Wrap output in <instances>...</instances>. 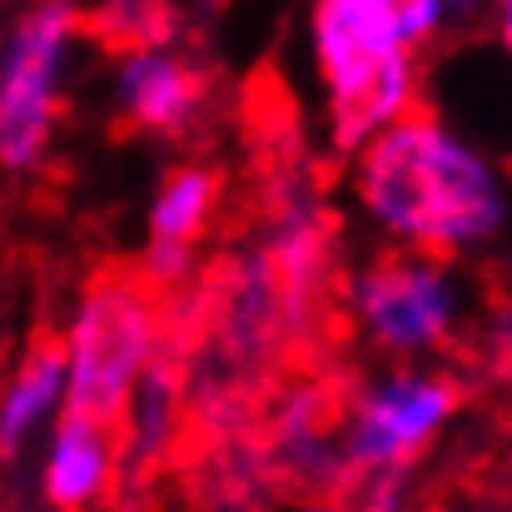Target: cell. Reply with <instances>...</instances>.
I'll return each instance as SVG.
<instances>
[{
    "mask_svg": "<svg viewBox=\"0 0 512 512\" xmlns=\"http://www.w3.org/2000/svg\"><path fill=\"white\" fill-rule=\"evenodd\" d=\"M463 388L443 373H393L368 388L348 418L343 453L368 473H403L458 413Z\"/></svg>",
    "mask_w": 512,
    "mask_h": 512,
    "instance_id": "8992f818",
    "label": "cell"
},
{
    "mask_svg": "<svg viewBox=\"0 0 512 512\" xmlns=\"http://www.w3.org/2000/svg\"><path fill=\"white\" fill-rule=\"evenodd\" d=\"M353 314L383 353H433L458 329V284L433 254H383L358 274Z\"/></svg>",
    "mask_w": 512,
    "mask_h": 512,
    "instance_id": "277c9868",
    "label": "cell"
},
{
    "mask_svg": "<svg viewBox=\"0 0 512 512\" xmlns=\"http://www.w3.org/2000/svg\"><path fill=\"white\" fill-rule=\"evenodd\" d=\"M314 50L329 90V125L334 145L358 150L383 125L418 105V65L413 45L388 35L363 5L319 0L314 10Z\"/></svg>",
    "mask_w": 512,
    "mask_h": 512,
    "instance_id": "3957f363",
    "label": "cell"
},
{
    "mask_svg": "<svg viewBox=\"0 0 512 512\" xmlns=\"http://www.w3.org/2000/svg\"><path fill=\"white\" fill-rule=\"evenodd\" d=\"M80 512H85V508H80Z\"/></svg>",
    "mask_w": 512,
    "mask_h": 512,
    "instance_id": "5bb4252c",
    "label": "cell"
},
{
    "mask_svg": "<svg viewBox=\"0 0 512 512\" xmlns=\"http://www.w3.org/2000/svg\"><path fill=\"white\" fill-rule=\"evenodd\" d=\"M358 204L418 254H458L503 229L498 170L418 105L358 145Z\"/></svg>",
    "mask_w": 512,
    "mask_h": 512,
    "instance_id": "6da1fadb",
    "label": "cell"
},
{
    "mask_svg": "<svg viewBox=\"0 0 512 512\" xmlns=\"http://www.w3.org/2000/svg\"><path fill=\"white\" fill-rule=\"evenodd\" d=\"M204 75L194 65H184L179 55L160 50H135L120 70V105L140 130H160L174 135L184 130L199 110H204Z\"/></svg>",
    "mask_w": 512,
    "mask_h": 512,
    "instance_id": "52a82bcc",
    "label": "cell"
},
{
    "mask_svg": "<svg viewBox=\"0 0 512 512\" xmlns=\"http://www.w3.org/2000/svg\"><path fill=\"white\" fill-rule=\"evenodd\" d=\"M363 5L388 35H398L403 45H423L428 35L443 30L448 20V0H353Z\"/></svg>",
    "mask_w": 512,
    "mask_h": 512,
    "instance_id": "7c38bea8",
    "label": "cell"
},
{
    "mask_svg": "<svg viewBox=\"0 0 512 512\" xmlns=\"http://www.w3.org/2000/svg\"><path fill=\"white\" fill-rule=\"evenodd\" d=\"M110 473H115V428L65 413L45 453V498L60 512H80L105 498Z\"/></svg>",
    "mask_w": 512,
    "mask_h": 512,
    "instance_id": "ba28073f",
    "label": "cell"
},
{
    "mask_svg": "<svg viewBox=\"0 0 512 512\" xmlns=\"http://www.w3.org/2000/svg\"><path fill=\"white\" fill-rule=\"evenodd\" d=\"M75 15H80L75 5L45 0L10 35L0 65V165L5 170H30L50 140V105H55L65 50L75 40Z\"/></svg>",
    "mask_w": 512,
    "mask_h": 512,
    "instance_id": "5b68a950",
    "label": "cell"
},
{
    "mask_svg": "<svg viewBox=\"0 0 512 512\" xmlns=\"http://www.w3.org/2000/svg\"><path fill=\"white\" fill-rule=\"evenodd\" d=\"M65 403V353L60 343H40L0 398V453H15L50 413Z\"/></svg>",
    "mask_w": 512,
    "mask_h": 512,
    "instance_id": "30bf717a",
    "label": "cell"
},
{
    "mask_svg": "<svg viewBox=\"0 0 512 512\" xmlns=\"http://www.w3.org/2000/svg\"><path fill=\"white\" fill-rule=\"evenodd\" d=\"M75 30L95 35L110 50H160L174 40L170 0H105L90 15H75Z\"/></svg>",
    "mask_w": 512,
    "mask_h": 512,
    "instance_id": "8fae6325",
    "label": "cell"
},
{
    "mask_svg": "<svg viewBox=\"0 0 512 512\" xmlns=\"http://www.w3.org/2000/svg\"><path fill=\"white\" fill-rule=\"evenodd\" d=\"M319 512H343V508H319Z\"/></svg>",
    "mask_w": 512,
    "mask_h": 512,
    "instance_id": "4fadbf2b",
    "label": "cell"
},
{
    "mask_svg": "<svg viewBox=\"0 0 512 512\" xmlns=\"http://www.w3.org/2000/svg\"><path fill=\"white\" fill-rule=\"evenodd\" d=\"M219 204V174L204 165H184L174 170L150 209V254H155V279H165L170 269H179L189 259V249L204 239L209 214Z\"/></svg>",
    "mask_w": 512,
    "mask_h": 512,
    "instance_id": "9c48e42d",
    "label": "cell"
},
{
    "mask_svg": "<svg viewBox=\"0 0 512 512\" xmlns=\"http://www.w3.org/2000/svg\"><path fill=\"white\" fill-rule=\"evenodd\" d=\"M165 279L145 269H105L90 279L75 324L60 343L65 353V413L95 418L120 433L130 398L165 343Z\"/></svg>",
    "mask_w": 512,
    "mask_h": 512,
    "instance_id": "7a4b0ae2",
    "label": "cell"
}]
</instances>
